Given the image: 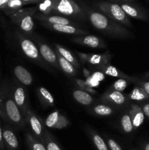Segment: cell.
<instances>
[{"mask_svg": "<svg viewBox=\"0 0 149 150\" xmlns=\"http://www.w3.org/2000/svg\"><path fill=\"white\" fill-rule=\"evenodd\" d=\"M0 117L15 125H23L20 108L15 103L6 82L0 86Z\"/></svg>", "mask_w": 149, "mask_h": 150, "instance_id": "cell-1", "label": "cell"}, {"mask_svg": "<svg viewBox=\"0 0 149 150\" xmlns=\"http://www.w3.org/2000/svg\"><path fill=\"white\" fill-rule=\"evenodd\" d=\"M18 38L20 48L23 51V54L32 59L39 60V51L35 44L31 40L22 36L20 34L18 35Z\"/></svg>", "mask_w": 149, "mask_h": 150, "instance_id": "cell-2", "label": "cell"}, {"mask_svg": "<svg viewBox=\"0 0 149 150\" xmlns=\"http://www.w3.org/2000/svg\"><path fill=\"white\" fill-rule=\"evenodd\" d=\"M3 139L7 150H18V141L14 132L9 127L5 126L2 128Z\"/></svg>", "mask_w": 149, "mask_h": 150, "instance_id": "cell-3", "label": "cell"}, {"mask_svg": "<svg viewBox=\"0 0 149 150\" xmlns=\"http://www.w3.org/2000/svg\"><path fill=\"white\" fill-rule=\"evenodd\" d=\"M76 42L91 47V48H105V44L100 38L95 35H86L82 38H74Z\"/></svg>", "mask_w": 149, "mask_h": 150, "instance_id": "cell-4", "label": "cell"}, {"mask_svg": "<svg viewBox=\"0 0 149 150\" xmlns=\"http://www.w3.org/2000/svg\"><path fill=\"white\" fill-rule=\"evenodd\" d=\"M15 76L21 83L26 86H29L33 81V78L31 73L25 67L21 65H17L13 70Z\"/></svg>", "mask_w": 149, "mask_h": 150, "instance_id": "cell-5", "label": "cell"}, {"mask_svg": "<svg viewBox=\"0 0 149 150\" xmlns=\"http://www.w3.org/2000/svg\"><path fill=\"white\" fill-rule=\"evenodd\" d=\"M129 115L132 122L133 128L140 127L145 120V114L141 108L137 105H132L129 111Z\"/></svg>", "mask_w": 149, "mask_h": 150, "instance_id": "cell-6", "label": "cell"}, {"mask_svg": "<svg viewBox=\"0 0 149 150\" xmlns=\"http://www.w3.org/2000/svg\"><path fill=\"white\" fill-rule=\"evenodd\" d=\"M39 53L42 56V58L50 64L53 65L58 67V63H57V57L56 54L48 46L47 44L41 43L39 46Z\"/></svg>", "mask_w": 149, "mask_h": 150, "instance_id": "cell-7", "label": "cell"}, {"mask_svg": "<svg viewBox=\"0 0 149 150\" xmlns=\"http://www.w3.org/2000/svg\"><path fill=\"white\" fill-rule=\"evenodd\" d=\"M80 58L84 61L88 62L91 64H96V65H104L108 62L109 60V57L106 54H78Z\"/></svg>", "mask_w": 149, "mask_h": 150, "instance_id": "cell-8", "label": "cell"}, {"mask_svg": "<svg viewBox=\"0 0 149 150\" xmlns=\"http://www.w3.org/2000/svg\"><path fill=\"white\" fill-rule=\"evenodd\" d=\"M26 114H27L29 122L30 124L31 127H32V130H33L34 133L36 136L40 138L41 141H42L43 136H42V125L40 120L32 111H27Z\"/></svg>", "mask_w": 149, "mask_h": 150, "instance_id": "cell-9", "label": "cell"}, {"mask_svg": "<svg viewBox=\"0 0 149 150\" xmlns=\"http://www.w3.org/2000/svg\"><path fill=\"white\" fill-rule=\"evenodd\" d=\"M13 98L15 103L20 109L25 111V102H26V94L23 88L21 86H17L13 89Z\"/></svg>", "mask_w": 149, "mask_h": 150, "instance_id": "cell-10", "label": "cell"}, {"mask_svg": "<svg viewBox=\"0 0 149 150\" xmlns=\"http://www.w3.org/2000/svg\"><path fill=\"white\" fill-rule=\"evenodd\" d=\"M52 29L55 31H57V32H61V33L70 34V35H83L86 34V32H85V31L77 29L76 27H74L71 25L53 24L52 25Z\"/></svg>", "mask_w": 149, "mask_h": 150, "instance_id": "cell-11", "label": "cell"}, {"mask_svg": "<svg viewBox=\"0 0 149 150\" xmlns=\"http://www.w3.org/2000/svg\"><path fill=\"white\" fill-rule=\"evenodd\" d=\"M109 10L110 13V15L112 16L114 19H115V20L119 22H125L126 24L129 25L127 23V22H128V20L127 19L126 13H124L121 7H120L119 5L116 4H111L109 8Z\"/></svg>", "mask_w": 149, "mask_h": 150, "instance_id": "cell-12", "label": "cell"}, {"mask_svg": "<svg viewBox=\"0 0 149 150\" xmlns=\"http://www.w3.org/2000/svg\"><path fill=\"white\" fill-rule=\"evenodd\" d=\"M56 9L59 13L67 16H72L77 12V9H76L69 0H61L57 5Z\"/></svg>", "mask_w": 149, "mask_h": 150, "instance_id": "cell-13", "label": "cell"}, {"mask_svg": "<svg viewBox=\"0 0 149 150\" xmlns=\"http://www.w3.org/2000/svg\"><path fill=\"white\" fill-rule=\"evenodd\" d=\"M105 100L110 102L115 105H123L126 102V98L121 92L118 91H111L105 95Z\"/></svg>", "mask_w": 149, "mask_h": 150, "instance_id": "cell-14", "label": "cell"}, {"mask_svg": "<svg viewBox=\"0 0 149 150\" xmlns=\"http://www.w3.org/2000/svg\"><path fill=\"white\" fill-rule=\"evenodd\" d=\"M72 95L74 100L82 105H89L93 102V98L87 92L77 89L73 91Z\"/></svg>", "mask_w": 149, "mask_h": 150, "instance_id": "cell-15", "label": "cell"}, {"mask_svg": "<svg viewBox=\"0 0 149 150\" xmlns=\"http://www.w3.org/2000/svg\"><path fill=\"white\" fill-rule=\"evenodd\" d=\"M56 57L58 61V66L61 68V70L66 73L67 74L71 75H75V68L74 67V66L71 64V63L69 62L67 60H66L63 57H61L59 54L58 53V51H56Z\"/></svg>", "mask_w": 149, "mask_h": 150, "instance_id": "cell-16", "label": "cell"}, {"mask_svg": "<svg viewBox=\"0 0 149 150\" xmlns=\"http://www.w3.org/2000/svg\"><path fill=\"white\" fill-rule=\"evenodd\" d=\"M129 98L131 100L143 101L149 99V96L143 87L140 86H135L129 95Z\"/></svg>", "mask_w": 149, "mask_h": 150, "instance_id": "cell-17", "label": "cell"}, {"mask_svg": "<svg viewBox=\"0 0 149 150\" xmlns=\"http://www.w3.org/2000/svg\"><path fill=\"white\" fill-rule=\"evenodd\" d=\"M56 48L58 53L61 56V57H64L66 60H67L69 62L71 63L73 66H74V67H79L78 62H77L76 59L74 58V56L72 54V53L70 52V51H68L67 49L64 48V47L58 45H56Z\"/></svg>", "mask_w": 149, "mask_h": 150, "instance_id": "cell-18", "label": "cell"}, {"mask_svg": "<svg viewBox=\"0 0 149 150\" xmlns=\"http://www.w3.org/2000/svg\"><path fill=\"white\" fill-rule=\"evenodd\" d=\"M38 94L39 95V98L40 100L45 103L46 105H50V106H53L54 104V99L53 95H51V92L48 90L47 89H45V87H39L38 89Z\"/></svg>", "mask_w": 149, "mask_h": 150, "instance_id": "cell-19", "label": "cell"}, {"mask_svg": "<svg viewBox=\"0 0 149 150\" xmlns=\"http://www.w3.org/2000/svg\"><path fill=\"white\" fill-rule=\"evenodd\" d=\"M19 27L24 32H30L33 29L34 21L32 20V16L27 15L23 16L18 22Z\"/></svg>", "mask_w": 149, "mask_h": 150, "instance_id": "cell-20", "label": "cell"}, {"mask_svg": "<svg viewBox=\"0 0 149 150\" xmlns=\"http://www.w3.org/2000/svg\"><path fill=\"white\" fill-rule=\"evenodd\" d=\"M27 143L29 150H47L43 143L37 140L31 134L27 135Z\"/></svg>", "mask_w": 149, "mask_h": 150, "instance_id": "cell-21", "label": "cell"}, {"mask_svg": "<svg viewBox=\"0 0 149 150\" xmlns=\"http://www.w3.org/2000/svg\"><path fill=\"white\" fill-rule=\"evenodd\" d=\"M42 143L44 144L47 150H62L58 144L53 140L52 138L48 134H45V136H43Z\"/></svg>", "mask_w": 149, "mask_h": 150, "instance_id": "cell-22", "label": "cell"}, {"mask_svg": "<svg viewBox=\"0 0 149 150\" xmlns=\"http://www.w3.org/2000/svg\"><path fill=\"white\" fill-rule=\"evenodd\" d=\"M59 117L60 114L58 111H55L52 112L47 117L46 120L45 122V125L48 127H50V128H54V127L56 125L57 122H58Z\"/></svg>", "mask_w": 149, "mask_h": 150, "instance_id": "cell-23", "label": "cell"}, {"mask_svg": "<svg viewBox=\"0 0 149 150\" xmlns=\"http://www.w3.org/2000/svg\"><path fill=\"white\" fill-rule=\"evenodd\" d=\"M121 124L124 132L129 133L133 130V125L129 114H124L121 120Z\"/></svg>", "mask_w": 149, "mask_h": 150, "instance_id": "cell-24", "label": "cell"}, {"mask_svg": "<svg viewBox=\"0 0 149 150\" xmlns=\"http://www.w3.org/2000/svg\"><path fill=\"white\" fill-rule=\"evenodd\" d=\"M48 23L58 25H70V21L61 16H51L47 19Z\"/></svg>", "mask_w": 149, "mask_h": 150, "instance_id": "cell-25", "label": "cell"}, {"mask_svg": "<svg viewBox=\"0 0 149 150\" xmlns=\"http://www.w3.org/2000/svg\"><path fill=\"white\" fill-rule=\"evenodd\" d=\"M93 111L99 116H109L112 113V109L105 105H98L94 107Z\"/></svg>", "mask_w": 149, "mask_h": 150, "instance_id": "cell-26", "label": "cell"}, {"mask_svg": "<svg viewBox=\"0 0 149 150\" xmlns=\"http://www.w3.org/2000/svg\"><path fill=\"white\" fill-rule=\"evenodd\" d=\"M93 142L98 150H108V145L98 134L93 135Z\"/></svg>", "mask_w": 149, "mask_h": 150, "instance_id": "cell-27", "label": "cell"}, {"mask_svg": "<svg viewBox=\"0 0 149 150\" xmlns=\"http://www.w3.org/2000/svg\"><path fill=\"white\" fill-rule=\"evenodd\" d=\"M121 8L123 9V10H124L126 14L129 15V16H131L133 18H138V12L133 7H131V6L128 5V4H123L121 6Z\"/></svg>", "mask_w": 149, "mask_h": 150, "instance_id": "cell-28", "label": "cell"}, {"mask_svg": "<svg viewBox=\"0 0 149 150\" xmlns=\"http://www.w3.org/2000/svg\"><path fill=\"white\" fill-rule=\"evenodd\" d=\"M128 85V82L127 80L123 79H120L118 80H117L113 84V88L115 91H118V92H121L122 91H124L126 89V87Z\"/></svg>", "mask_w": 149, "mask_h": 150, "instance_id": "cell-29", "label": "cell"}, {"mask_svg": "<svg viewBox=\"0 0 149 150\" xmlns=\"http://www.w3.org/2000/svg\"><path fill=\"white\" fill-rule=\"evenodd\" d=\"M103 71L105 72V73L106 75L110 76H112V77H119V76L124 77L123 76H121L122 73H120L118 72V70L115 67H112V66H108L105 68H103Z\"/></svg>", "mask_w": 149, "mask_h": 150, "instance_id": "cell-30", "label": "cell"}, {"mask_svg": "<svg viewBox=\"0 0 149 150\" xmlns=\"http://www.w3.org/2000/svg\"><path fill=\"white\" fill-rule=\"evenodd\" d=\"M69 125V121L67 118H66L64 116L60 115L59 119H58V121L57 122L56 125L54 127V128L56 129H62L64 127H67Z\"/></svg>", "mask_w": 149, "mask_h": 150, "instance_id": "cell-31", "label": "cell"}, {"mask_svg": "<svg viewBox=\"0 0 149 150\" xmlns=\"http://www.w3.org/2000/svg\"><path fill=\"white\" fill-rule=\"evenodd\" d=\"M7 4L9 8L15 9L22 5V1L21 0H9Z\"/></svg>", "mask_w": 149, "mask_h": 150, "instance_id": "cell-32", "label": "cell"}, {"mask_svg": "<svg viewBox=\"0 0 149 150\" xmlns=\"http://www.w3.org/2000/svg\"><path fill=\"white\" fill-rule=\"evenodd\" d=\"M108 146L110 150H122L119 144L112 139H109L108 140Z\"/></svg>", "mask_w": 149, "mask_h": 150, "instance_id": "cell-33", "label": "cell"}, {"mask_svg": "<svg viewBox=\"0 0 149 150\" xmlns=\"http://www.w3.org/2000/svg\"><path fill=\"white\" fill-rule=\"evenodd\" d=\"M137 83L139 84V86L144 89V90L149 96V81H137Z\"/></svg>", "mask_w": 149, "mask_h": 150, "instance_id": "cell-34", "label": "cell"}, {"mask_svg": "<svg viewBox=\"0 0 149 150\" xmlns=\"http://www.w3.org/2000/svg\"><path fill=\"white\" fill-rule=\"evenodd\" d=\"M51 1H50V0H46V1H45L42 4H41L40 5H39V9H40V10H42V11H45V10L51 6Z\"/></svg>", "mask_w": 149, "mask_h": 150, "instance_id": "cell-35", "label": "cell"}, {"mask_svg": "<svg viewBox=\"0 0 149 150\" xmlns=\"http://www.w3.org/2000/svg\"><path fill=\"white\" fill-rule=\"evenodd\" d=\"M4 148H5V145H4V143L2 128H1V122H0V150H4Z\"/></svg>", "mask_w": 149, "mask_h": 150, "instance_id": "cell-36", "label": "cell"}, {"mask_svg": "<svg viewBox=\"0 0 149 150\" xmlns=\"http://www.w3.org/2000/svg\"><path fill=\"white\" fill-rule=\"evenodd\" d=\"M92 77L94 79H96V81H101L103 80L104 78H105L104 77V75L102 74V73H99V72H96V73H93Z\"/></svg>", "mask_w": 149, "mask_h": 150, "instance_id": "cell-37", "label": "cell"}, {"mask_svg": "<svg viewBox=\"0 0 149 150\" xmlns=\"http://www.w3.org/2000/svg\"><path fill=\"white\" fill-rule=\"evenodd\" d=\"M142 110H143V113H144L145 115L149 118V103L145 104V105H143Z\"/></svg>", "mask_w": 149, "mask_h": 150, "instance_id": "cell-38", "label": "cell"}, {"mask_svg": "<svg viewBox=\"0 0 149 150\" xmlns=\"http://www.w3.org/2000/svg\"><path fill=\"white\" fill-rule=\"evenodd\" d=\"M9 1V0H0V7L4 5L5 4H7Z\"/></svg>", "mask_w": 149, "mask_h": 150, "instance_id": "cell-39", "label": "cell"}, {"mask_svg": "<svg viewBox=\"0 0 149 150\" xmlns=\"http://www.w3.org/2000/svg\"><path fill=\"white\" fill-rule=\"evenodd\" d=\"M144 150H149V143L146 144L145 146Z\"/></svg>", "mask_w": 149, "mask_h": 150, "instance_id": "cell-40", "label": "cell"}, {"mask_svg": "<svg viewBox=\"0 0 149 150\" xmlns=\"http://www.w3.org/2000/svg\"><path fill=\"white\" fill-rule=\"evenodd\" d=\"M145 76L146 77H148V78H149V72H148L147 73H146V75H145Z\"/></svg>", "mask_w": 149, "mask_h": 150, "instance_id": "cell-41", "label": "cell"}, {"mask_svg": "<svg viewBox=\"0 0 149 150\" xmlns=\"http://www.w3.org/2000/svg\"><path fill=\"white\" fill-rule=\"evenodd\" d=\"M23 1H29V0H23Z\"/></svg>", "mask_w": 149, "mask_h": 150, "instance_id": "cell-42", "label": "cell"}, {"mask_svg": "<svg viewBox=\"0 0 149 150\" xmlns=\"http://www.w3.org/2000/svg\"><path fill=\"white\" fill-rule=\"evenodd\" d=\"M132 150H136V149H132Z\"/></svg>", "mask_w": 149, "mask_h": 150, "instance_id": "cell-43", "label": "cell"}]
</instances>
